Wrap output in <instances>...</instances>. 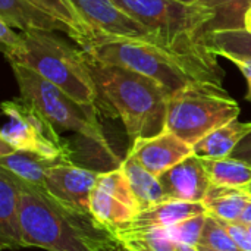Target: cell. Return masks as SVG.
<instances>
[{
    "mask_svg": "<svg viewBox=\"0 0 251 251\" xmlns=\"http://www.w3.org/2000/svg\"><path fill=\"white\" fill-rule=\"evenodd\" d=\"M121 251H134V250H129L128 247H125V246H122V249H121Z\"/></svg>",
    "mask_w": 251,
    "mask_h": 251,
    "instance_id": "8d00e7d4",
    "label": "cell"
},
{
    "mask_svg": "<svg viewBox=\"0 0 251 251\" xmlns=\"http://www.w3.org/2000/svg\"><path fill=\"white\" fill-rule=\"evenodd\" d=\"M213 185L244 188L251 182V165L234 157L201 159Z\"/></svg>",
    "mask_w": 251,
    "mask_h": 251,
    "instance_id": "603a6c76",
    "label": "cell"
},
{
    "mask_svg": "<svg viewBox=\"0 0 251 251\" xmlns=\"http://www.w3.org/2000/svg\"><path fill=\"white\" fill-rule=\"evenodd\" d=\"M203 213H207L204 203H193V201L166 199L160 203H156L141 210L131 222H128L125 226L118 229V235L149 232L154 229H168L181 221H185L188 218L203 215Z\"/></svg>",
    "mask_w": 251,
    "mask_h": 251,
    "instance_id": "5bb4252c",
    "label": "cell"
},
{
    "mask_svg": "<svg viewBox=\"0 0 251 251\" xmlns=\"http://www.w3.org/2000/svg\"><path fill=\"white\" fill-rule=\"evenodd\" d=\"M229 157L238 159L241 162L251 165V132L237 146V149L232 151V154Z\"/></svg>",
    "mask_w": 251,
    "mask_h": 251,
    "instance_id": "4dcf8cb0",
    "label": "cell"
},
{
    "mask_svg": "<svg viewBox=\"0 0 251 251\" xmlns=\"http://www.w3.org/2000/svg\"><path fill=\"white\" fill-rule=\"evenodd\" d=\"M176 251H200V249L199 247H193V246L176 244Z\"/></svg>",
    "mask_w": 251,
    "mask_h": 251,
    "instance_id": "d6a6232c",
    "label": "cell"
},
{
    "mask_svg": "<svg viewBox=\"0 0 251 251\" xmlns=\"http://www.w3.org/2000/svg\"><path fill=\"white\" fill-rule=\"evenodd\" d=\"M240 222L244 224V225H251V200L250 203L247 204V207H246V210H244V213H243Z\"/></svg>",
    "mask_w": 251,
    "mask_h": 251,
    "instance_id": "1f68e13d",
    "label": "cell"
},
{
    "mask_svg": "<svg viewBox=\"0 0 251 251\" xmlns=\"http://www.w3.org/2000/svg\"><path fill=\"white\" fill-rule=\"evenodd\" d=\"M46 12L57 18L66 28L68 37H71L81 49H91L100 43V37L96 29L85 21L75 4L71 0H32Z\"/></svg>",
    "mask_w": 251,
    "mask_h": 251,
    "instance_id": "ac0fdd59",
    "label": "cell"
},
{
    "mask_svg": "<svg viewBox=\"0 0 251 251\" xmlns=\"http://www.w3.org/2000/svg\"><path fill=\"white\" fill-rule=\"evenodd\" d=\"M251 132V122L234 119L201 138L193 146L194 154L200 159L229 157L237 146Z\"/></svg>",
    "mask_w": 251,
    "mask_h": 251,
    "instance_id": "e0dca14e",
    "label": "cell"
},
{
    "mask_svg": "<svg viewBox=\"0 0 251 251\" xmlns=\"http://www.w3.org/2000/svg\"><path fill=\"white\" fill-rule=\"evenodd\" d=\"M229 62H232L240 72L243 74V76L247 81V94H246V100L251 103V59H241V57H228Z\"/></svg>",
    "mask_w": 251,
    "mask_h": 251,
    "instance_id": "f546056e",
    "label": "cell"
},
{
    "mask_svg": "<svg viewBox=\"0 0 251 251\" xmlns=\"http://www.w3.org/2000/svg\"><path fill=\"white\" fill-rule=\"evenodd\" d=\"M0 44L1 51L7 60L15 59L24 46V32L13 29L7 24L0 21Z\"/></svg>",
    "mask_w": 251,
    "mask_h": 251,
    "instance_id": "83f0119b",
    "label": "cell"
},
{
    "mask_svg": "<svg viewBox=\"0 0 251 251\" xmlns=\"http://www.w3.org/2000/svg\"><path fill=\"white\" fill-rule=\"evenodd\" d=\"M119 169L124 172L141 210L166 200L159 178L150 174L131 153L119 163Z\"/></svg>",
    "mask_w": 251,
    "mask_h": 251,
    "instance_id": "d6986e66",
    "label": "cell"
},
{
    "mask_svg": "<svg viewBox=\"0 0 251 251\" xmlns=\"http://www.w3.org/2000/svg\"><path fill=\"white\" fill-rule=\"evenodd\" d=\"M121 243L134 251H176V244L171 240L166 229H154L149 232L121 234Z\"/></svg>",
    "mask_w": 251,
    "mask_h": 251,
    "instance_id": "d4e9b609",
    "label": "cell"
},
{
    "mask_svg": "<svg viewBox=\"0 0 251 251\" xmlns=\"http://www.w3.org/2000/svg\"><path fill=\"white\" fill-rule=\"evenodd\" d=\"M62 162L63 160L47 159L26 151H12L9 154L0 156V168L6 169L24 182L43 190L46 185V175L49 169Z\"/></svg>",
    "mask_w": 251,
    "mask_h": 251,
    "instance_id": "ffe728a7",
    "label": "cell"
},
{
    "mask_svg": "<svg viewBox=\"0 0 251 251\" xmlns=\"http://www.w3.org/2000/svg\"><path fill=\"white\" fill-rule=\"evenodd\" d=\"M143 24L156 43L185 53H209L206 32L213 13L199 3L178 0H115Z\"/></svg>",
    "mask_w": 251,
    "mask_h": 251,
    "instance_id": "5b68a950",
    "label": "cell"
},
{
    "mask_svg": "<svg viewBox=\"0 0 251 251\" xmlns=\"http://www.w3.org/2000/svg\"><path fill=\"white\" fill-rule=\"evenodd\" d=\"M96 29L100 43L109 40H144L156 43L153 34L115 0H71ZM97 44V46H99ZM157 44V43H156Z\"/></svg>",
    "mask_w": 251,
    "mask_h": 251,
    "instance_id": "30bf717a",
    "label": "cell"
},
{
    "mask_svg": "<svg viewBox=\"0 0 251 251\" xmlns=\"http://www.w3.org/2000/svg\"><path fill=\"white\" fill-rule=\"evenodd\" d=\"M250 200V196H247L241 188L219 187L212 184L203 203L209 215L225 222H240Z\"/></svg>",
    "mask_w": 251,
    "mask_h": 251,
    "instance_id": "44dd1931",
    "label": "cell"
},
{
    "mask_svg": "<svg viewBox=\"0 0 251 251\" xmlns=\"http://www.w3.org/2000/svg\"><path fill=\"white\" fill-rule=\"evenodd\" d=\"M206 43L216 56L251 59V32L246 28L209 32Z\"/></svg>",
    "mask_w": 251,
    "mask_h": 251,
    "instance_id": "cb8c5ba5",
    "label": "cell"
},
{
    "mask_svg": "<svg viewBox=\"0 0 251 251\" xmlns=\"http://www.w3.org/2000/svg\"><path fill=\"white\" fill-rule=\"evenodd\" d=\"M200 251H201V250H200Z\"/></svg>",
    "mask_w": 251,
    "mask_h": 251,
    "instance_id": "ab89813d",
    "label": "cell"
},
{
    "mask_svg": "<svg viewBox=\"0 0 251 251\" xmlns=\"http://www.w3.org/2000/svg\"><path fill=\"white\" fill-rule=\"evenodd\" d=\"M82 50L101 62L129 68L157 81L169 94L193 82L222 84L224 79L213 51L185 53L144 40H109Z\"/></svg>",
    "mask_w": 251,
    "mask_h": 251,
    "instance_id": "3957f363",
    "label": "cell"
},
{
    "mask_svg": "<svg viewBox=\"0 0 251 251\" xmlns=\"http://www.w3.org/2000/svg\"><path fill=\"white\" fill-rule=\"evenodd\" d=\"M199 246L212 251H241L234 243L229 232L222 225V222L209 213L206 218V225Z\"/></svg>",
    "mask_w": 251,
    "mask_h": 251,
    "instance_id": "484cf974",
    "label": "cell"
},
{
    "mask_svg": "<svg viewBox=\"0 0 251 251\" xmlns=\"http://www.w3.org/2000/svg\"><path fill=\"white\" fill-rule=\"evenodd\" d=\"M178 1H184V3H197V0H178Z\"/></svg>",
    "mask_w": 251,
    "mask_h": 251,
    "instance_id": "d590c367",
    "label": "cell"
},
{
    "mask_svg": "<svg viewBox=\"0 0 251 251\" xmlns=\"http://www.w3.org/2000/svg\"><path fill=\"white\" fill-rule=\"evenodd\" d=\"M221 222L225 226V229L229 232V235L232 237L234 243L238 246L240 250L251 251V234L247 225L241 222H225V221H221Z\"/></svg>",
    "mask_w": 251,
    "mask_h": 251,
    "instance_id": "f1b7e54d",
    "label": "cell"
},
{
    "mask_svg": "<svg viewBox=\"0 0 251 251\" xmlns=\"http://www.w3.org/2000/svg\"><path fill=\"white\" fill-rule=\"evenodd\" d=\"M128 153H131L150 174L159 178L179 162L193 156L194 150L193 146L165 129L154 137L134 140Z\"/></svg>",
    "mask_w": 251,
    "mask_h": 251,
    "instance_id": "7c38bea8",
    "label": "cell"
},
{
    "mask_svg": "<svg viewBox=\"0 0 251 251\" xmlns=\"http://www.w3.org/2000/svg\"><path fill=\"white\" fill-rule=\"evenodd\" d=\"M91 215L118 234V229L131 222L140 212V204L118 168L101 172L90 199Z\"/></svg>",
    "mask_w": 251,
    "mask_h": 251,
    "instance_id": "9c48e42d",
    "label": "cell"
},
{
    "mask_svg": "<svg viewBox=\"0 0 251 251\" xmlns=\"http://www.w3.org/2000/svg\"><path fill=\"white\" fill-rule=\"evenodd\" d=\"M247 228H249V231H250V234H251V225H247Z\"/></svg>",
    "mask_w": 251,
    "mask_h": 251,
    "instance_id": "f35d334b",
    "label": "cell"
},
{
    "mask_svg": "<svg viewBox=\"0 0 251 251\" xmlns=\"http://www.w3.org/2000/svg\"><path fill=\"white\" fill-rule=\"evenodd\" d=\"M0 21L21 32H65L68 28L32 0H0Z\"/></svg>",
    "mask_w": 251,
    "mask_h": 251,
    "instance_id": "9a60e30c",
    "label": "cell"
},
{
    "mask_svg": "<svg viewBox=\"0 0 251 251\" xmlns=\"http://www.w3.org/2000/svg\"><path fill=\"white\" fill-rule=\"evenodd\" d=\"M1 109L6 122L0 131V156L26 151L47 159L72 162L69 144L31 103L16 97L3 101Z\"/></svg>",
    "mask_w": 251,
    "mask_h": 251,
    "instance_id": "ba28073f",
    "label": "cell"
},
{
    "mask_svg": "<svg viewBox=\"0 0 251 251\" xmlns=\"http://www.w3.org/2000/svg\"><path fill=\"white\" fill-rule=\"evenodd\" d=\"M243 191H244L247 196H250L251 197V182L249 184V185H247V187H244V188H243Z\"/></svg>",
    "mask_w": 251,
    "mask_h": 251,
    "instance_id": "e575fe53",
    "label": "cell"
},
{
    "mask_svg": "<svg viewBox=\"0 0 251 251\" xmlns=\"http://www.w3.org/2000/svg\"><path fill=\"white\" fill-rule=\"evenodd\" d=\"M82 51L99 90L101 110L119 118L132 141L166 129L171 94L163 85L137 71L101 62Z\"/></svg>",
    "mask_w": 251,
    "mask_h": 251,
    "instance_id": "7a4b0ae2",
    "label": "cell"
},
{
    "mask_svg": "<svg viewBox=\"0 0 251 251\" xmlns=\"http://www.w3.org/2000/svg\"><path fill=\"white\" fill-rule=\"evenodd\" d=\"M9 63L32 69L79 104L101 110L99 90L84 51L68 44L56 32H24L22 50Z\"/></svg>",
    "mask_w": 251,
    "mask_h": 251,
    "instance_id": "277c9868",
    "label": "cell"
},
{
    "mask_svg": "<svg viewBox=\"0 0 251 251\" xmlns=\"http://www.w3.org/2000/svg\"><path fill=\"white\" fill-rule=\"evenodd\" d=\"M25 247L21 226L19 188L13 175L0 168V250Z\"/></svg>",
    "mask_w": 251,
    "mask_h": 251,
    "instance_id": "2e32d148",
    "label": "cell"
},
{
    "mask_svg": "<svg viewBox=\"0 0 251 251\" xmlns=\"http://www.w3.org/2000/svg\"><path fill=\"white\" fill-rule=\"evenodd\" d=\"M199 249L201 251H212V250H207V249H204V247H201V246H199Z\"/></svg>",
    "mask_w": 251,
    "mask_h": 251,
    "instance_id": "74e56055",
    "label": "cell"
},
{
    "mask_svg": "<svg viewBox=\"0 0 251 251\" xmlns=\"http://www.w3.org/2000/svg\"><path fill=\"white\" fill-rule=\"evenodd\" d=\"M159 181L166 199L193 203H203L212 187L203 160L196 154L165 172Z\"/></svg>",
    "mask_w": 251,
    "mask_h": 251,
    "instance_id": "4fadbf2b",
    "label": "cell"
},
{
    "mask_svg": "<svg viewBox=\"0 0 251 251\" xmlns=\"http://www.w3.org/2000/svg\"><path fill=\"white\" fill-rule=\"evenodd\" d=\"M19 188L21 226L26 247L47 251H121L118 234L91 212L54 200L46 190L13 176Z\"/></svg>",
    "mask_w": 251,
    "mask_h": 251,
    "instance_id": "6da1fadb",
    "label": "cell"
},
{
    "mask_svg": "<svg viewBox=\"0 0 251 251\" xmlns=\"http://www.w3.org/2000/svg\"><path fill=\"white\" fill-rule=\"evenodd\" d=\"M197 3L213 13L206 35L213 31L243 29L246 15L251 7V0H197Z\"/></svg>",
    "mask_w": 251,
    "mask_h": 251,
    "instance_id": "7402d4cb",
    "label": "cell"
},
{
    "mask_svg": "<svg viewBox=\"0 0 251 251\" xmlns=\"http://www.w3.org/2000/svg\"><path fill=\"white\" fill-rule=\"evenodd\" d=\"M241 107L224 84L193 82L169 97L166 129L194 146L216 128L238 119Z\"/></svg>",
    "mask_w": 251,
    "mask_h": 251,
    "instance_id": "52a82bcc",
    "label": "cell"
},
{
    "mask_svg": "<svg viewBox=\"0 0 251 251\" xmlns=\"http://www.w3.org/2000/svg\"><path fill=\"white\" fill-rule=\"evenodd\" d=\"M10 68L19 88V97L31 103L59 132H74L115 156L99 122L97 109L79 104L59 87L24 65L10 63Z\"/></svg>",
    "mask_w": 251,
    "mask_h": 251,
    "instance_id": "8992f818",
    "label": "cell"
},
{
    "mask_svg": "<svg viewBox=\"0 0 251 251\" xmlns=\"http://www.w3.org/2000/svg\"><path fill=\"white\" fill-rule=\"evenodd\" d=\"M206 218H207V213H203V215H197L185 221H181L176 225L166 229L168 235L175 244L199 247L201 241L203 229L206 225Z\"/></svg>",
    "mask_w": 251,
    "mask_h": 251,
    "instance_id": "4316f807",
    "label": "cell"
},
{
    "mask_svg": "<svg viewBox=\"0 0 251 251\" xmlns=\"http://www.w3.org/2000/svg\"><path fill=\"white\" fill-rule=\"evenodd\" d=\"M244 28H246L247 31H250V32H251V7H250V10L247 12V15H246V22H244Z\"/></svg>",
    "mask_w": 251,
    "mask_h": 251,
    "instance_id": "836d02e7",
    "label": "cell"
},
{
    "mask_svg": "<svg viewBox=\"0 0 251 251\" xmlns=\"http://www.w3.org/2000/svg\"><path fill=\"white\" fill-rule=\"evenodd\" d=\"M101 172L62 162L49 169L44 190L59 203L69 207L90 212L91 193Z\"/></svg>",
    "mask_w": 251,
    "mask_h": 251,
    "instance_id": "8fae6325",
    "label": "cell"
}]
</instances>
